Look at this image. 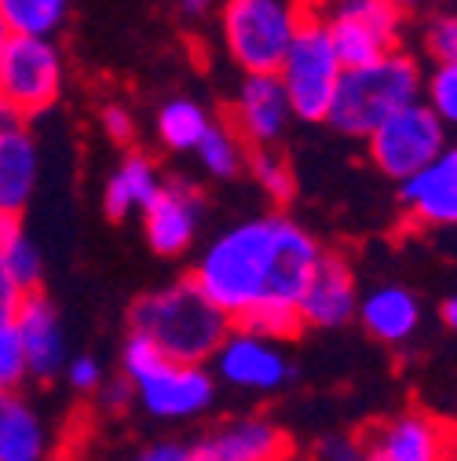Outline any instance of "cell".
I'll use <instances>...</instances> for the list:
<instances>
[{"mask_svg":"<svg viewBox=\"0 0 457 461\" xmlns=\"http://www.w3.org/2000/svg\"><path fill=\"white\" fill-rule=\"evenodd\" d=\"M202 216H205V198L194 184L165 180L157 198L143 209V230L150 249L157 257H184L198 239Z\"/></svg>","mask_w":457,"mask_h":461,"instance_id":"13","label":"cell"},{"mask_svg":"<svg viewBox=\"0 0 457 461\" xmlns=\"http://www.w3.org/2000/svg\"><path fill=\"white\" fill-rule=\"evenodd\" d=\"M212 5H216V0H176V8H180L184 15H191V19L209 15V12H212Z\"/></svg>","mask_w":457,"mask_h":461,"instance_id":"37","label":"cell"},{"mask_svg":"<svg viewBox=\"0 0 457 461\" xmlns=\"http://www.w3.org/2000/svg\"><path fill=\"white\" fill-rule=\"evenodd\" d=\"M132 461H191V447L180 439H161V443L143 447Z\"/></svg>","mask_w":457,"mask_h":461,"instance_id":"33","label":"cell"},{"mask_svg":"<svg viewBox=\"0 0 457 461\" xmlns=\"http://www.w3.org/2000/svg\"><path fill=\"white\" fill-rule=\"evenodd\" d=\"M322 19L345 70L370 67L384 59V55L399 51L403 12L388 5V0H336Z\"/></svg>","mask_w":457,"mask_h":461,"instance_id":"7","label":"cell"},{"mask_svg":"<svg viewBox=\"0 0 457 461\" xmlns=\"http://www.w3.org/2000/svg\"><path fill=\"white\" fill-rule=\"evenodd\" d=\"M157 140L168 147V150H198V143L205 140L212 118H209V110L194 99H168L161 103L157 110Z\"/></svg>","mask_w":457,"mask_h":461,"instance_id":"23","label":"cell"},{"mask_svg":"<svg viewBox=\"0 0 457 461\" xmlns=\"http://www.w3.org/2000/svg\"><path fill=\"white\" fill-rule=\"evenodd\" d=\"M366 439L370 457L377 461H453L457 429L428 411H403L377 425Z\"/></svg>","mask_w":457,"mask_h":461,"instance_id":"11","label":"cell"},{"mask_svg":"<svg viewBox=\"0 0 457 461\" xmlns=\"http://www.w3.org/2000/svg\"><path fill=\"white\" fill-rule=\"evenodd\" d=\"M439 319H443V326L457 330V297H446V301L439 304Z\"/></svg>","mask_w":457,"mask_h":461,"instance_id":"38","label":"cell"},{"mask_svg":"<svg viewBox=\"0 0 457 461\" xmlns=\"http://www.w3.org/2000/svg\"><path fill=\"white\" fill-rule=\"evenodd\" d=\"M63 92V55L51 41L12 37L0 51V106L22 118L44 113Z\"/></svg>","mask_w":457,"mask_h":461,"instance_id":"8","label":"cell"},{"mask_svg":"<svg viewBox=\"0 0 457 461\" xmlns=\"http://www.w3.org/2000/svg\"><path fill=\"white\" fill-rule=\"evenodd\" d=\"M421 95H425V77L417 59L407 51H391L370 67L345 70L333 106L326 113V125H333L340 136L370 140L399 110L421 103Z\"/></svg>","mask_w":457,"mask_h":461,"instance_id":"3","label":"cell"},{"mask_svg":"<svg viewBox=\"0 0 457 461\" xmlns=\"http://www.w3.org/2000/svg\"><path fill=\"white\" fill-rule=\"evenodd\" d=\"M249 176L256 180V187L274 202V205H290L293 194H297V176L290 161H285L274 147H264V150H249Z\"/></svg>","mask_w":457,"mask_h":461,"instance_id":"25","label":"cell"},{"mask_svg":"<svg viewBox=\"0 0 457 461\" xmlns=\"http://www.w3.org/2000/svg\"><path fill=\"white\" fill-rule=\"evenodd\" d=\"M425 48L439 67H457V15H439L425 30Z\"/></svg>","mask_w":457,"mask_h":461,"instance_id":"29","label":"cell"},{"mask_svg":"<svg viewBox=\"0 0 457 461\" xmlns=\"http://www.w3.org/2000/svg\"><path fill=\"white\" fill-rule=\"evenodd\" d=\"M0 260H4V267L12 271V278L22 285V294H33V290H40V249L22 235L12 249H4L0 253Z\"/></svg>","mask_w":457,"mask_h":461,"instance_id":"28","label":"cell"},{"mask_svg":"<svg viewBox=\"0 0 457 461\" xmlns=\"http://www.w3.org/2000/svg\"><path fill=\"white\" fill-rule=\"evenodd\" d=\"M340 77H345V67L336 59L326 19L318 12H304V23L278 67V81L285 88V99H290L293 118L311 125L326 122Z\"/></svg>","mask_w":457,"mask_h":461,"instance_id":"6","label":"cell"},{"mask_svg":"<svg viewBox=\"0 0 457 461\" xmlns=\"http://www.w3.org/2000/svg\"><path fill=\"white\" fill-rule=\"evenodd\" d=\"M293 443L267 418L223 421L191 443V461H290Z\"/></svg>","mask_w":457,"mask_h":461,"instance_id":"15","label":"cell"},{"mask_svg":"<svg viewBox=\"0 0 457 461\" xmlns=\"http://www.w3.org/2000/svg\"><path fill=\"white\" fill-rule=\"evenodd\" d=\"M26 377H30V366H26V352H22L15 319H0V388L19 392Z\"/></svg>","mask_w":457,"mask_h":461,"instance_id":"27","label":"cell"},{"mask_svg":"<svg viewBox=\"0 0 457 461\" xmlns=\"http://www.w3.org/2000/svg\"><path fill=\"white\" fill-rule=\"evenodd\" d=\"M15 330L22 340V352H26V366L30 377L51 381L67 370V337H63V322L55 304L33 290L22 297L19 312H15Z\"/></svg>","mask_w":457,"mask_h":461,"instance_id":"18","label":"cell"},{"mask_svg":"<svg viewBox=\"0 0 457 461\" xmlns=\"http://www.w3.org/2000/svg\"><path fill=\"white\" fill-rule=\"evenodd\" d=\"M446 129H457V67H435L425 77V99H421Z\"/></svg>","mask_w":457,"mask_h":461,"instance_id":"26","label":"cell"},{"mask_svg":"<svg viewBox=\"0 0 457 461\" xmlns=\"http://www.w3.org/2000/svg\"><path fill=\"white\" fill-rule=\"evenodd\" d=\"M212 363L223 384L242 388V392H278L293 377V363L282 352L278 340L256 337L238 326H231V333L223 337Z\"/></svg>","mask_w":457,"mask_h":461,"instance_id":"10","label":"cell"},{"mask_svg":"<svg viewBox=\"0 0 457 461\" xmlns=\"http://www.w3.org/2000/svg\"><path fill=\"white\" fill-rule=\"evenodd\" d=\"M22 235H26V230H22V216H19V212H4V209H0V253L12 249Z\"/></svg>","mask_w":457,"mask_h":461,"instance_id":"35","label":"cell"},{"mask_svg":"<svg viewBox=\"0 0 457 461\" xmlns=\"http://www.w3.org/2000/svg\"><path fill=\"white\" fill-rule=\"evenodd\" d=\"M0 15L12 37L51 41L70 15V0H0Z\"/></svg>","mask_w":457,"mask_h":461,"instance_id":"22","label":"cell"},{"mask_svg":"<svg viewBox=\"0 0 457 461\" xmlns=\"http://www.w3.org/2000/svg\"><path fill=\"white\" fill-rule=\"evenodd\" d=\"M322 246L285 212L238 220L202 249L191 282L238 326L260 308H297Z\"/></svg>","mask_w":457,"mask_h":461,"instance_id":"1","label":"cell"},{"mask_svg":"<svg viewBox=\"0 0 457 461\" xmlns=\"http://www.w3.org/2000/svg\"><path fill=\"white\" fill-rule=\"evenodd\" d=\"M63 374H67V381H70L77 392H99V388H103V366H99V359H92V356L70 359Z\"/></svg>","mask_w":457,"mask_h":461,"instance_id":"31","label":"cell"},{"mask_svg":"<svg viewBox=\"0 0 457 461\" xmlns=\"http://www.w3.org/2000/svg\"><path fill=\"white\" fill-rule=\"evenodd\" d=\"M12 41V33H8V23H4V15H0V51H4V44Z\"/></svg>","mask_w":457,"mask_h":461,"instance_id":"39","label":"cell"},{"mask_svg":"<svg viewBox=\"0 0 457 461\" xmlns=\"http://www.w3.org/2000/svg\"><path fill=\"white\" fill-rule=\"evenodd\" d=\"M370 161L384 172L388 180H410L446 150V125L425 103H414L388 118L370 140H366Z\"/></svg>","mask_w":457,"mask_h":461,"instance_id":"9","label":"cell"},{"mask_svg":"<svg viewBox=\"0 0 457 461\" xmlns=\"http://www.w3.org/2000/svg\"><path fill=\"white\" fill-rule=\"evenodd\" d=\"M22 297H26L22 285L12 278V271L4 267V260H0V319H15Z\"/></svg>","mask_w":457,"mask_h":461,"instance_id":"34","label":"cell"},{"mask_svg":"<svg viewBox=\"0 0 457 461\" xmlns=\"http://www.w3.org/2000/svg\"><path fill=\"white\" fill-rule=\"evenodd\" d=\"M161 187H165V176L157 172V165L143 150H129L121 165L110 172L106 191H103V209L113 220H125L129 212H143L157 198Z\"/></svg>","mask_w":457,"mask_h":461,"instance_id":"20","label":"cell"},{"mask_svg":"<svg viewBox=\"0 0 457 461\" xmlns=\"http://www.w3.org/2000/svg\"><path fill=\"white\" fill-rule=\"evenodd\" d=\"M304 23L297 0H223L220 33L242 74H278Z\"/></svg>","mask_w":457,"mask_h":461,"instance_id":"5","label":"cell"},{"mask_svg":"<svg viewBox=\"0 0 457 461\" xmlns=\"http://www.w3.org/2000/svg\"><path fill=\"white\" fill-rule=\"evenodd\" d=\"M194 154H198L202 168L209 172L212 180H235V176H242L246 161H249V147L238 140V132L227 122H212Z\"/></svg>","mask_w":457,"mask_h":461,"instance_id":"24","label":"cell"},{"mask_svg":"<svg viewBox=\"0 0 457 461\" xmlns=\"http://www.w3.org/2000/svg\"><path fill=\"white\" fill-rule=\"evenodd\" d=\"M0 461H48V429L22 392L0 388Z\"/></svg>","mask_w":457,"mask_h":461,"instance_id":"21","label":"cell"},{"mask_svg":"<svg viewBox=\"0 0 457 461\" xmlns=\"http://www.w3.org/2000/svg\"><path fill=\"white\" fill-rule=\"evenodd\" d=\"M129 333L147 337L165 359L184 366H205L231 333V319L198 290L191 275L143 294L129 312Z\"/></svg>","mask_w":457,"mask_h":461,"instance_id":"2","label":"cell"},{"mask_svg":"<svg viewBox=\"0 0 457 461\" xmlns=\"http://www.w3.org/2000/svg\"><path fill=\"white\" fill-rule=\"evenodd\" d=\"M121 374L132 384L139 407L157 421H191L216 399V377L205 366L165 359L139 333H129L121 348Z\"/></svg>","mask_w":457,"mask_h":461,"instance_id":"4","label":"cell"},{"mask_svg":"<svg viewBox=\"0 0 457 461\" xmlns=\"http://www.w3.org/2000/svg\"><path fill=\"white\" fill-rule=\"evenodd\" d=\"M399 198L414 223L421 227H457V147L428 161L417 176L399 184Z\"/></svg>","mask_w":457,"mask_h":461,"instance_id":"16","label":"cell"},{"mask_svg":"<svg viewBox=\"0 0 457 461\" xmlns=\"http://www.w3.org/2000/svg\"><path fill=\"white\" fill-rule=\"evenodd\" d=\"M388 5H395L399 12H407V8H414V5H421V0H388Z\"/></svg>","mask_w":457,"mask_h":461,"instance_id":"40","label":"cell"},{"mask_svg":"<svg viewBox=\"0 0 457 461\" xmlns=\"http://www.w3.org/2000/svg\"><path fill=\"white\" fill-rule=\"evenodd\" d=\"M103 129H106V136L113 140V143H132V136H136V122H132V113L125 110V106H106L103 110Z\"/></svg>","mask_w":457,"mask_h":461,"instance_id":"32","label":"cell"},{"mask_svg":"<svg viewBox=\"0 0 457 461\" xmlns=\"http://www.w3.org/2000/svg\"><path fill=\"white\" fill-rule=\"evenodd\" d=\"M99 392H103V399H106V407H110V411H121L125 402H129V395H136V392H132V384H129L125 377H121V381H110V384L103 381V388H99Z\"/></svg>","mask_w":457,"mask_h":461,"instance_id":"36","label":"cell"},{"mask_svg":"<svg viewBox=\"0 0 457 461\" xmlns=\"http://www.w3.org/2000/svg\"><path fill=\"white\" fill-rule=\"evenodd\" d=\"M355 319L381 344H407L421 326V301L407 285H377L366 297H359Z\"/></svg>","mask_w":457,"mask_h":461,"instance_id":"19","label":"cell"},{"mask_svg":"<svg viewBox=\"0 0 457 461\" xmlns=\"http://www.w3.org/2000/svg\"><path fill=\"white\" fill-rule=\"evenodd\" d=\"M37 172L40 158L26 118L12 106H0V209L22 216L37 187Z\"/></svg>","mask_w":457,"mask_h":461,"instance_id":"17","label":"cell"},{"mask_svg":"<svg viewBox=\"0 0 457 461\" xmlns=\"http://www.w3.org/2000/svg\"><path fill=\"white\" fill-rule=\"evenodd\" d=\"M315 461H366L363 436H322L315 443Z\"/></svg>","mask_w":457,"mask_h":461,"instance_id":"30","label":"cell"},{"mask_svg":"<svg viewBox=\"0 0 457 461\" xmlns=\"http://www.w3.org/2000/svg\"><path fill=\"white\" fill-rule=\"evenodd\" d=\"M290 122H293V110L278 74H246L231 103V118H227V125L238 132V140L249 150L274 147L285 136V129H290Z\"/></svg>","mask_w":457,"mask_h":461,"instance_id":"12","label":"cell"},{"mask_svg":"<svg viewBox=\"0 0 457 461\" xmlns=\"http://www.w3.org/2000/svg\"><path fill=\"white\" fill-rule=\"evenodd\" d=\"M355 312H359V285H355L352 264L340 253H322L297 301L300 326L336 330V326H348Z\"/></svg>","mask_w":457,"mask_h":461,"instance_id":"14","label":"cell"}]
</instances>
